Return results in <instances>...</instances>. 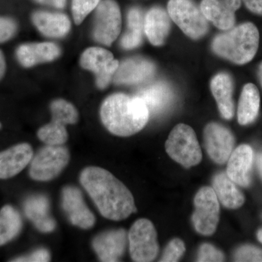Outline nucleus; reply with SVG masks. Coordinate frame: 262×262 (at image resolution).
Instances as JSON below:
<instances>
[{
  "mask_svg": "<svg viewBox=\"0 0 262 262\" xmlns=\"http://www.w3.org/2000/svg\"><path fill=\"white\" fill-rule=\"evenodd\" d=\"M257 238L262 244V229H259L257 232Z\"/></svg>",
  "mask_w": 262,
  "mask_h": 262,
  "instance_id": "41",
  "label": "nucleus"
},
{
  "mask_svg": "<svg viewBox=\"0 0 262 262\" xmlns=\"http://www.w3.org/2000/svg\"><path fill=\"white\" fill-rule=\"evenodd\" d=\"M136 96L143 100L149 110V115L153 116L165 112L173 98V91L170 86L163 82L147 84L139 90Z\"/></svg>",
  "mask_w": 262,
  "mask_h": 262,
  "instance_id": "18",
  "label": "nucleus"
},
{
  "mask_svg": "<svg viewBox=\"0 0 262 262\" xmlns=\"http://www.w3.org/2000/svg\"><path fill=\"white\" fill-rule=\"evenodd\" d=\"M129 249L134 261H154L159 253L155 226L146 219L136 221L128 233Z\"/></svg>",
  "mask_w": 262,
  "mask_h": 262,
  "instance_id": "7",
  "label": "nucleus"
},
{
  "mask_svg": "<svg viewBox=\"0 0 262 262\" xmlns=\"http://www.w3.org/2000/svg\"><path fill=\"white\" fill-rule=\"evenodd\" d=\"M259 45L256 26L247 22L232 27L213 39L212 48L218 56L236 64H246L254 58Z\"/></svg>",
  "mask_w": 262,
  "mask_h": 262,
  "instance_id": "3",
  "label": "nucleus"
},
{
  "mask_svg": "<svg viewBox=\"0 0 262 262\" xmlns=\"http://www.w3.org/2000/svg\"><path fill=\"white\" fill-rule=\"evenodd\" d=\"M6 70V63H5L4 55L3 52L0 51V80L3 78Z\"/></svg>",
  "mask_w": 262,
  "mask_h": 262,
  "instance_id": "38",
  "label": "nucleus"
},
{
  "mask_svg": "<svg viewBox=\"0 0 262 262\" xmlns=\"http://www.w3.org/2000/svg\"><path fill=\"white\" fill-rule=\"evenodd\" d=\"M25 213L40 232L48 233L56 228V222L50 215V203L42 194L30 196L24 205Z\"/></svg>",
  "mask_w": 262,
  "mask_h": 262,
  "instance_id": "21",
  "label": "nucleus"
},
{
  "mask_svg": "<svg viewBox=\"0 0 262 262\" xmlns=\"http://www.w3.org/2000/svg\"><path fill=\"white\" fill-rule=\"evenodd\" d=\"M101 1V0H72V15L75 23H82L86 16L97 8Z\"/></svg>",
  "mask_w": 262,
  "mask_h": 262,
  "instance_id": "30",
  "label": "nucleus"
},
{
  "mask_svg": "<svg viewBox=\"0 0 262 262\" xmlns=\"http://www.w3.org/2000/svg\"><path fill=\"white\" fill-rule=\"evenodd\" d=\"M80 181L105 218L123 220L136 211L130 190L108 170L88 167L81 173Z\"/></svg>",
  "mask_w": 262,
  "mask_h": 262,
  "instance_id": "1",
  "label": "nucleus"
},
{
  "mask_svg": "<svg viewBox=\"0 0 262 262\" xmlns=\"http://www.w3.org/2000/svg\"><path fill=\"white\" fill-rule=\"evenodd\" d=\"M168 13L188 37L199 39L208 32V20L193 0H169Z\"/></svg>",
  "mask_w": 262,
  "mask_h": 262,
  "instance_id": "5",
  "label": "nucleus"
},
{
  "mask_svg": "<svg viewBox=\"0 0 262 262\" xmlns=\"http://www.w3.org/2000/svg\"><path fill=\"white\" fill-rule=\"evenodd\" d=\"M62 207L72 225L83 229L94 227L96 218L84 203L83 196L78 188L72 186L63 188Z\"/></svg>",
  "mask_w": 262,
  "mask_h": 262,
  "instance_id": "11",
  "label": "nucleus"
},
{
  "mask_svg": "<svg viewBox=\"0 0 262 262\" xmlns=\"http://www.w3.org/2000/svg\"><path fill=\"white\" fill-rule=\"evenodd\" d=\"M168 12L160 7H154L144 16V33L153 46H162L168 37L170 28Z\"/></svg>",
  "mask_w": 262,
  "mask_h": 262,
  "instance_id": "20",
  "label": "nucleus"
},
{
  "mask_svg": "<svg viewBox=\"0 0 262 262\" xmlns=\"http://www.w3.org/2000/svg\"><path fill=\"white\" fill-rule=\"evenodd\" d=\"M0 127H1V123H0Z\"/></svg>",
  "mask_w": 262,
  "mask_h": 262,
  "instance_id": "42",
  "label": "nucleus"
},
{
  "mask_svg": "<svg viewBox=\"0 0 262 262\" xmlns=\"http://www.w3.org/2000/svg\"><path fill=\"white\" fill-rule=\"evenodd\" d=\"M198 261H224L225 256L220 250L215 248L211 244L202 245L198 251Z\"/></svg>",
  "mask_w": 262,
  "mask_h": 262,
  "instance_id": "33",
  "label": "nucleus"
},
{
  "mask_svg": "<svg viewBox=\"0 0 262 262\" xmlns=\"http://www.w3.org/2000/svg\"><path fill=\"white\" fill-rule=\"evenodd\" d=\"M80 64L84 70L94 72L98 87L104 89L113 80L120 63L115 59L111 52L94 47L84 51L80 58Z\"/></svg>",
  "mask_w": 262,
  "mask_h": 262,
  "instance_id": "10",
  "label": "nucleus"
},
{
  "mask_svg": "<svg viewBox=\"0 0 262 262\" xmlns=\"http://www.w3.org/2000/svg\"><path fill=\"white\" fill-rule=\"evenodd\" d=\"M258 78H259L260 82H261V84L262 86V62L261 63V64H260L259 66V68H258Z\"/></svg>",
  "mask_w": 262,
  "mask_h": 262,
  "instance_id": "40",
  "label": "nucleus"
},
{
  "mask_svg": "<svg viewBox=\"0 0 262 262\" xmlns=\"http://www.w3.org/2000/svg\"><path fill=\"white\" fill-rule=\"evenodd\" d=\"M253 152L252 148L247 144H243L232 152L229 158L227 174L235 184L241 187H248L251 183V167Z\"/></svg>",
  "mask_w": 262,
  "mask_h": 262,
  "instance_id": "17",
  "label": "nucleus"
},
{
  "mask_svg": "<svg viewBox=\"0 0 262 262\" xmlns=\"http://www.w3.org/2000/svg\"><path fill=\"white\" fill-rule=\"evenodd\" d=\"M257 165L258 170H259L260 174H261L262 177V155H258L257 158Z\"/></svg>",
  "mask_w": 262,
  "mask_h": 262,
  "instance_id": "39",
  "label": "nucleus"
},
{
  "mask_svg": "<svg viewBox=\"0 0 262 262\" xmlns=\"http://www.w3.org/2000/svg\"><path fill=\"white\" fill-rule=\"evenodd\" d=\"M43 5H50L56 8H63L67 4V0H36Z\"/></svg>",
  "mask_w": 262,
  "mask_h": 262,
  "instance_id": "37",
  "label": "nucleus"
},
{
  "mask_svg": "<svg viewBox=\"0 0 262 262\" xmlns=\"http://www.w3.org/2000/svg\"><path fill=\"white\" fill-rule=\"evenodd\" d=\"M32 146L20 144L0 152V179L15 177L23 170L33 158Z\"/></svg>",
  "mask_w": 262,
  "mask_h": 262,
  "instance_id": "16",
  "label": "nucleus"
},
{
  "mask_svg": "<svg viewBox=\"0 0 262 262\" xmlns=\"http://www.w3.org/2000/svg\"><path fill=\"white\" fill-rule=\"evenodd\" d=\"M169 156L185 168L201 163L203 154L194 130L185 124L174 127L165 143Z\"/></svg>",
  "mask_w": 262,
  "mask_h": 262,
  "instance_id": "4",
  "label": "nucleus"
},
{
  "mask_svg": "<svg viewBox=\"0 0 262 262\" xmlns=\"http://www.w3.org/2000/svg\"><path fill=\"white\" fill-rule=\"evenodd\" d=\"M185 251V245L182 241L178 238L172 239L165 248L160 261H178L184 255Z\"/></svg>",
  "mask_w": 262,
  "mask_h": 262,
  "instance_id": "31",
  "label": "nucleus"
},
{
  "mask_svg": "<svg viewBox=\"0 0 262 262\" xmlns=\"http://www.w3.org/2000/svg\"><path fill=\"white\" fill-rule=\"evenodd\" d=\"M235 261L262 262V249L251 245L241 246L234 253Z\"/></svg>",
  "mask_w": 262,
  "mask_h": 262,
  "instance_id": "32",
  "label": "nucleus"
},
{
  "mask_svg": "<svg viewBox=\"0 0 262 262\" xmlns=\"http://www.w3.org/2000/svg\"><path fill=\"white\" fill-rule=\"evenodd\" d=\"M241 0H202L201 8L207 20L221 30L234 27L235 12L241 8Z\"/></svg>",
  "mask_w": 262,
  "mask_h": 262,
  "instance_id": "13",
  "label": "nucleus"
},
{
  "mask_svg": "<svg viewBox=\"0 0 262 262\" xmlns=\"http://www.w3.org/2000/svg\"><path fill=\"white\" fill-rule=\"evenodd\" d=\"M121 30V13L115 0H102L96 8L94 39L98 42L110 46Z\"/></svg>",
  "mask_w": 262,
  "mask_h": 262,
  "instance_id": "9",
  "label": "nucleus"
},
{
  "mask_svg": "<svg viewBox=\"0 0 262 262\" xmlns=\"http://www.w3.org/2000/svg\"><path fill=\"white\" fill-rule=\"evenodd\" d=\"M52 120L63 125L75 124L78 120V112L72 103L63 99H57L51 105Z\"/></svg>",
  "mask_w": 262,
  "mask_h": 262,
  "instance_id": "29",
  "label": "nucleus"
},
{
  "mask_svg": "<svg viewBox=\"0 0 262 262\" xmlns=\"http://www.w3.org/2000/svg\"><path fill=\"white\" fill-rule=\"evenodd\" d=\"M60 53L59 48L53 43H29L22 45L17 49L16 56L23 67H32L38 63L53 61Z\"/></svg>",
  "mask_w": 262,
  "mask_h": 262,
  "instance_id": "19",
  "label": "nucleus"
},
{
  "mask_svg": "<svg viewBox=\"0 0 262 262\" xmlns=\"http://www.w3.org/2000/svg\"><path fill=\"white\" fill-rule=\"evenodd\" d=\"M103 125L118 136H130L142 130L149 118L145 103L138 96L115 94L108 96L101 107Z\"/></svg>",
  "mask_w": 262,
  "mask_h": 262,
  "instance_id": "2",
  "label": "nucleus"
},
{
  "mask_svg": "<svg viewBox=\"0 0 262 262\" xmlns=\"http://www.w3.org/2000/svg\"><path fill=\"white\" fill-rule=\"evenodd\" d=\"M127 238V233L124 229L108 231L95 237L93 248L101 261H118L125 252Z\"/></svg>",
  "mask_w": 262,
  "mask_h": 262,
  "instance_id": "15",
  "label": "nucleus"
},
{
  "mask_svg": "<svg viewBox=\"0 0 262 262\" xmlns=\"http://www.w3.org/2000/svg\"><path fill=\"white\" fill-rule=\"evenodd\" d=\"M32 20L39 32L49 37H63L71 28L70 19L62 13L37 11L33 15Z\"/></svg>",
  "mask_w": 262,
  "mask_h": 262,
  "instance_id": "23",
  "label": "nucleus"
},
{
  "mask_svg": "<svg viewBox=\"0 0 262 262\" xmlns=\"http://www.w3.org/2000/svg\"><path fill=\"white\" fill-rule=\"evenodd\" d=\"M66 125L52 120L38 131V137L47 145H63L68 139Z\"/></svg>",
  "mask_w": 262,
  "mask_h": 262,
  "instance_id": "28",
  "label": "nucleus"
},
{
  "mask_svg": "<svg viewBox=\"0 0 262 262\" xmlns=\"http://www.w3.org/2000/svg\"><path fill=\"white\" fill-rule=\"evenodd\" d=\"M211 89L218 104L221 115L227 120L232 119L234 113L232 100L233 81L232 77L226 73L215 75L211 80Z\"/></svg>",
  "mask_w": 262,
  "mask_h": 262,
  "instance_id": "22",
  "label": "nucleus"
},
{
  "mask_svg": "<svg viewBox=\"0 0 262 262\" xmlns=\"http://www.w3.org/2000/svg\"><path fill=\"white\" fill-rule=\"evenodd\" d=\"M17 30L14 20L0 17V42H6L14 36Z\"/></svg>",
  "mask_w": 262,
  "mask_h": 262,
  "instance_id": "34",
  "label": "nucleus"
},
{
  "mask_svg": "<svg viewBox=\"0 0 262 262\" xmlns=\"http://www.w3.org/2000/svg\"><path fill=\"white\" fill-rule=\"evenodd\" d=\"M70 155L62 145H47L32 158L29 174L34 180L48 182L58 177L68 165Z\"/></svg>",
  "mask_w": 262,
  "mask_h": 262,
  "instance_id": "6",
  "label": "nucleus"
},
{
  "mask_svg": "<svg viewBox=\"0 0 262 262\" xmlns=\"http://www.w3.org/2000/svg\"><path fill=\"white\" fill-rule=\"evenodd\" d=\"M22 220L13 207L5 206L0 211V246L10 242L20 232Z\"/></svg>",
  "mask_w": 262,
  "mask_h": 262,
  "instance_id": "27",
  "label": "nucleus"
},
{
  "mask_svg": "<svg viewBox=\"0 0 262 262\" xmlns=\"http://www.w3.org/2000/svg\"><path fill=\"white\" fill-rule=\"evenodd\" d=\"M51 259V255L48 250L39 248L29 256H24L13 260V261L46 262Z\"/></svg>",
  "mask_w": 262,
  "mask_h": 262,
  "instance_id": "35",
  "label": "nucleus"
},
{
  "mask_svg": "<svg viewBox=\"0 0 262 262\" xmlns=\"http://www.w3.org/2000/svg\"><path fill=\"white\" fill-rule=\"evenodd\" d=\"M260 107L259 91L252 83L246 84L243 89L237 108V120L241 125H246L256 120Z\"/></svg>",
  "mask_w": 262,
  "mask_h": 262,
  "instance_id": "25",
  "label": "nucleus"
},
{
  "mask_svg": "<svg viewBox=\"0 0 262 262\" xmlns=\"http://www.w3.org/2000/svg\"><path fill=\"white\" fill-rule=\"evenodd\" d=\"M246 8L254 14L262 16V0H241Z\"/></svg>",
  "mask_w": 262,
  "mask_h": 262,
  "instance_id": "36",
  "label": "nucleus"
},
{
  "mask_svg": "<svg viewBox=\"0 0 262 262\" xmlns=\"http://www.w3.org/2000/svg\"><path fill=\"white\" fill-rule=\"evenodd\" d=\"M194 203L195 211L192 220L196 232L203 235H211L217 228L220 213V203L213 188H201Z\"/></svg>",
  "mask_w": 262,
  "mask_h": 262,
  "instance_id": "8",
  "label": "nucleus"
},
{
  "mask_svg": "<svg viewBox=\"0 0 262 262\" xmlns=\"http://www.w3.org/2000/svg\"><path fill=\"white\" fill-rule=\"evenodd\" d=\"M204 139L210 158L216 163H225L234 147V138L231 131L223 125L213 122L205 128Z\"/></svg>",
  "mask_w": 262,
  "mask_h": 262,
  "instance_id": "12",
  "label": "nucleus"
},
{
  "mask_svg": "<svg viewBox=\"0 0 262 262\" xmlns=\"http://www.w3.org/2000/svg\"><path fill=\"white\" fill-rule=\"evenodd\" d=\"M213 189L219 201L226 208L236 209L244 205V194L236 187L235 183L225 173L215 176L213 182Z\"/></svg>",
  "mask_w": 262,
  "mask_h": 262,
  "instance_id": "24",
  "label": "nucleus"
},
{
  "mask_svg": "<svg viewBox=\"0 0 262 262\" xmlns=\"http://www.w3.org/2000/svg\"><path fill=\"white\" fill-rule=\"evenodd\" d=\"M155 72L152 62L140 57L128 58L119 64L113 77L117 84H136L149 80Z\"/></svg>",
  "mask_w": 262,
  "mask_h": 262,
  "instance_id": "14",
  "label": "nucleus"
},
{
  "mask_svg": "<svg viewBox=\"0 0 262 262\" xmlns=\"http://www.w3.org/2000/svg\"><path fill=\"white\" fill-rule=\"evenodd\" d=\"M128 30L121 39V46L124 49L131 50L137 48L142 42L144 32V16L140 8H133L127 16Z\"/></svg>",
  "mask_w": 262,
  "mask_h": 262,
  "instance_id": "26",
  "label": "nucleus"
}]
</instances>
